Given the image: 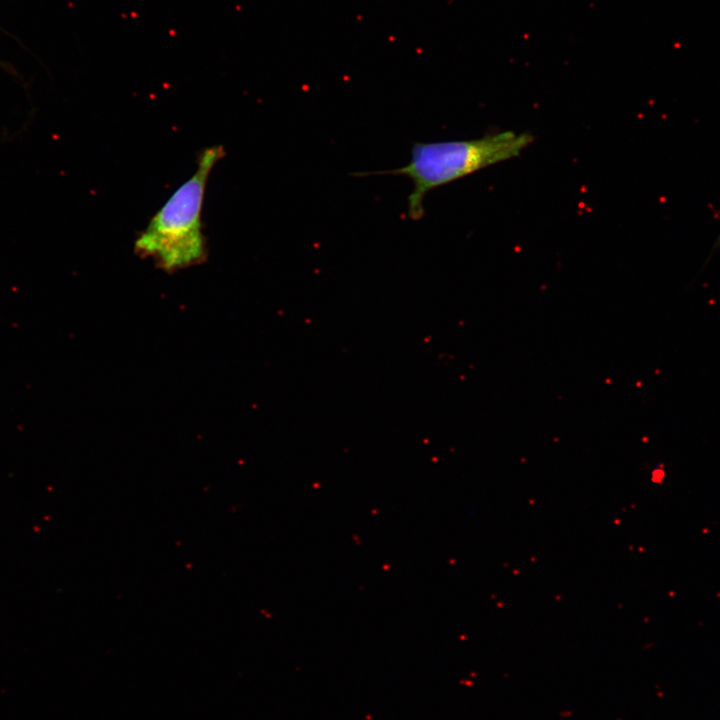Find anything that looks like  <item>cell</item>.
Segmentation results:
<instances>
[{
  "instance_id": "obj_2",
  "label": "cell",
  "mask_w": 720,
  "mask_h": 720,
  "mask_svg": "<svg viewBox=\"0 0 720 720\" xmlns=\"http://www.w3.org/2000/svg\"><path fill=\"white\" fill-rule=\"evenodd\" d=\"M534 140L529 132L511 130L469 140L416 142L409 162L388 171L354 175L405 176L412 181L408 196L407 216L420 220L424 214L426 195L441 186L466 177L483 168L515 158Z\"/></svg>"
},
{
  "instance_id": "obj_1",
  "label": "cell",
  "mask_w": 720,
  "mask_h": 720,
  "mask_svg": "<svg viewBox=\"0 0 720 720\" xmlns=\"http://www.w3.org/2000/svg\"><path fill=\"white\" fill-rule=\"evenodd\" d=\"M222 145L204 148L196 169L151 217L134 240V252L150 259L166 273H175L206 262L208 248L203 233L202 209L207 182L223 158Z\"/></svg>"
},
{
  "instance_id": "obj_3",
  "label": "cell",
  "mask_w": 720,
  "mask_h": 720,
  "mask_svg": "<svg viewBox=\"0 0 720 720\" xmlns=\"http://www.w3.org/2000/svg\"><path fill=\"white\" fill-rule=\"evenodd\" d=\"M714 248H715V249H720V233H719V236H718V238H717V240H716V243H715V245H714Z\"/></svg>"
}]
</instances>
